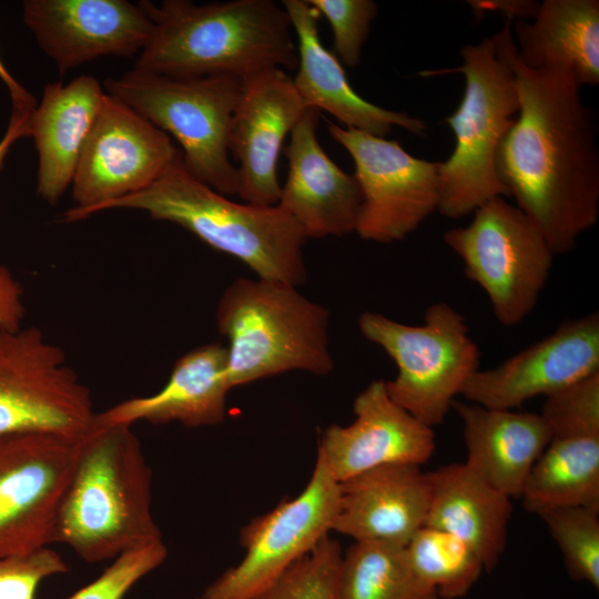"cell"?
<instances>
[{
  "label": "cell",
  "mask_w": 599,
  "mask_h": 599,
  "mask_svg": "<svg viewBox=\"0 0 599 599\" xmlns=\"http://www.w3.org/2000/svg\"><path fill=\"white\" fill-rule=\"evenodd\" d=\"M231 389L226 348L205 344L175 362L159 392L128 398L97 413L93 425L132 426L138 422L153 425L176 422L186 427L219 425L225 418L226 395Z\"/></svg>",
  "instance_id": "22"
},
{
  "label": "cell",
  "mask_w": 599,
  "mask_h": 599,
  "mask_svg": "<svg viewBox=\"0 0 599 599\" xmlns=\"http://www.w3.org/2000/svg\"><path fill=\"white\" fill-rule=\"evenodd\" d=\"M148 213L190 231L209 246L240 260L258 278L294 286L306 280L305 236L278 205L231 201L193 177L181 158L149 187L108 204L103 211Z\"/></svg>",
  "instance_id": "4"
},
{
  "label": "cell",
  "mask_w": 599,
  "mask_h": 599,
  "mask_svg": "<svg viewBox=\"0 0 599 599\" xmlns=\"http://www.w3.org/2000/svg\"><path fill=\"white\" fill-rule=\"evenodd\" d=\"M306 110L285 70L272 69L242 81L229 149L238 163L236 195L245 203L277 205L282 190L278 156Z\"/></svg>",
  "instance_id": "17"
},
{
  "label": "cell",
  "mask_w": 599,
  "mask_h": 599,
  "mask_svg": "<svg viewBox=\"0 0 599 599\" xmlns=\"http://www.w3.org/2000/svg\"><path fill=\"white\" fill-rule=\"evenodd\" d=\"M511 20L491 40L516 78L517 118L496 155L509 196L544 235L554 255L575 248L599 215V148L593 113L572 75L521 62Z\"/></svg>",
  "instance_id": "1"
},
{
  "label": "cell",
  "mask_w": 599,
  "mask_h": 599,
  "mask_svg": "<svg viewBox=\"0 0 599 599\" xmlns=\"http://www.w3.org/2000/svg\"><path fill=\"white\" fill-rule=\"evenodd\" d=\"M182 153L170 135L104 92L73 180L75 206L65 222L84 220L158 181Z\"/></svg>",
  "instance_id": "11"
},
{
  "label": "cell",
  "mask_w": 599,
  "mask_h": 599,
  "mask_svg": "<svg viewBox=\"0 0 599 599\" xmlns=\"http://www.w3.org/2000/svg\"><path fill=\"white\" fill-rule=\"evenodd\" d=\"M85 435L0 436V559L53 544L57 515Z\"/></svg>",
  "instance_id": "12"
},
{
  "label": "cell",
  "mask_w": 599,
  "mask_h": 599,
  "mask_svg": "<svg viewBox=\"0 0 599 599\" xmlns=\"http://www.w3.org/2000/svg\"><path fill=\"white\" fill-rule=\"evenodd\" d=\"M337 599H439L413 568L406 546L355 541L342 555Z\"/></svg>",
  "instance_id": "28"
},
{
  "label": "cell",
  "mask_w": 599,
  "mask_h": 599,
  "mask_svg": "<svg viewBox=\"0 0 599 599\" xmlns=\"http://www.w3.org/2000/svg\"><path fill=\"white\" fill-rule=\"evenodd\" d=\"M358 327L397 366L396 376L386 380L389 397L432 428L444 422L456 396L479 369L480 351L466 319L446 302L429 305L420 325L365 312Z\"/></svg>",
  "instance_id": "8"
},
{
  "label": "cell",
  "mask_w": 599,
  "mask_h": 599,
  "mask_svg": "<svg viewBox=\"0 0 599 599\" xmlns=\"http://www.w3.org/2000/svg\"><path fill=\"white\" fill-rule=\"evenodd\" d=\"M24 315L21 285L7 266L0 265V329L21 328Z\"/></svg>",
  "instance_id": "36"
},
{
  "label": "cell",
  "mask_w": 599,
  "mask_h": 599,
  "mask_svg": "<svg viewBox=\"0 0 599 599\" xmlns=\"http://www.w3.org/2000/svg\"><path fill=\"white\" fill-rule=\"evenodd\" d=\"M163 540L151 541L129 549L92 582L67 599H124L126 593L166 559Z\"/></svg>",
  "instance_id": "32"
},
{
  "label": "cell",
  "mask_w": 599,
  "mask_h": 599,
  "mask_svg": "<svg viewBox=\"0 0 599 599\" xmlns=\"http://www.w3.org/2000/svg\"><path fill=\"white\" fill-rule=\"evenodd\" d=\"M417 575L443 599L465 597L485 571L476 551L461 539L429 526L406 545Z\"/></svg>",
  "instance_id": "29"
},
{
  "label": "cell",
  "mask_w": 599,
  "mask_h": 599,
  "mask_svg": "<svg viewBox=\"0 0 599 599\" xmlns=\"http://www.w3.org/2000/svg\"><path fill=\"white\" fill-rule=\"evenodd\" d=\"M33 110L12 108L6 133L0 140V171L3 169L4 160L13 144L19 139L30 135V118Z\"/></svg>",
  "instance_id": "38"
},
{
  "label": "cell",
  "mask_w": 599,
  "mask_h": 599,
  "mask_svg": "<svg viewBox=\"0 0 599 599\" xmlns=\"http://www.w3.org/2000/svg\"><path fill=\"white\" fill-rule=\"evenodd\" d=\"M151 483V468L131 426L93 425L62 498L53 542L87 562H101L161 540Z\"/></svg>",
  "instance_id": "3"
},
{
  "label": "cell",
  "mask_w": 599,
  "mask_h": 599,
  "mask_svg": "<svg viewBox=\"0 0 599 599\" xmlns=\"http://www.w3.org/2000/svg\"><path fill=\"white\" fill-rule=\"evenodd\" d=\"M0 79L6 84L12 108L34 109L37 105L35 98L21 85L14 77L7 70L0 59Z\"/></svg>",
  "instance_id": "39"
},
{
  "label": "cell",
  "mask_w": 599,
  "mask_h": 599,
  "mask_svg": "<svg viewBox=\"0 0 599 599\" xmlns=\"http://www.w3.org/2000/svg\"><path fill=\"white\" fill-rule=\"evenodd\" d=\"M328 132L351 155L362 194L361 238L394 243L438 209L439 162L416 158L398 141L328 122Z\"/></svg>",
  "instance_id": "14"
},
{
  "label": "cell",
  "mask_w": 599,
  "mask_h": 599,
  "mask_svg": "<svg viewBox=\"0 0 599 599\" xmlns=\"http://www.w3.org/2000/svg\"><path fill=\"white\" fill-rule=\"evenodd\" d=\"M68 571L61 556L49 547L0 559V599H34L41 582Z\"/></svg>",
  "instance_id": "35"
},
{
  "label": "cell",
  "mask_w": 599,
  "mask_h": 599,
  "mask_svg": "<svg viewBox=\"0 0 599 599\" xmlns=\"http://www.w3.org/2000/svg\"><path fill=\"white\" fill-rule=\"evenodd\" d=\"M342 555L339 542L324 537L256 599H337Z\"/></svg>",
  "instance_id": "31"
},
{
  "label": "cell",
  "mask_w": 599,
  "mask_h": 599,
  "mask_svg": "<svg viewBox=\"0 0 599 599\" xmlns=\"http://www.w3.org/2000/svg\"><path fill=\"white\" fill-rule=\"evenodd\" d=\"M97 413L63 351L32 326L0 329V436L42 432L82 437Z\"/></svg>",
  "instance_id": "10"
},
{
  "label": "cell",
  "mask_w": 599,
  "mask_h": 599,
  "mask_svg": "<svg viewBox=\"0 0 599 599\" xmlns=\"http://www.w3.org/2000/svg\"><path fill=\"white\" fill-rule=\"evenodd\" d=\"M154 22L134 70L172 79L230 75L241 81L272 69H295L292 23L273 0L141 1Z\"/></svg>",
  "instance_id": "2"
},
{
  "label": "cell",
  "mask_w": 599,
  "mask_h": 599,
  "mask_svg": "<svg viewBox=\"0 0 599 599\" xmlns=\"http://www.w3.org/2000/svg\"><path fill=\"white\" fill-rule=\"evenodd\" d=\"M520 498L536 515L558 507L599 510V434L551 435Z\"/></svg>",
  "instance_id": "27"
},
{
  "label": "cell",
  "mask_w": 599,
  "mask_h": 599,
  "mask_svg": "<svg viewBox=\"0 0 599 599\" xmlns=\"http://www.w3.org/2000/svg\"><path fill=\"white\" fill-rule=\"evenodd\" d=\"M599 373V314L569 319L490 369H478L460 395L489 408L514 409Z\"/></svg>",
  "instance_id": "16"
},
{
  "label": "cell",
  "mask_w": 599,
  "mask_h": 599,
  "mask_svg": "<svg viewBox=\"0 0 599 599\" xmlns=\"http://www.w3.org/2000/svg\"><path fill=\"white\" fill-rule=\"evenodd\" d=\"M319 111L307 109L285 149L287 177L277 205L301 227L305 238L345 236L356 231L362 194L354 174L343 171L323 150Z\"/></svg>",
  "instance_id": "19"
},
{
  "label": "cell",
  "mask_w": 599,
  "mask_h": 599,
  "mask_svg": "<svg viewBox=\"0 0 599 599\" xmlns=\"http://www.w3.org/2000/svg\"><path fill=\"white\" fill-rule=\"evenodd\" d=\"M468 4L478 16L498 11L507 20L527 21L536 17L540 3L535 0H471Z\"/></svg>",
  "instance_id": "37"
},
{
  "label": "cell",
  "mask_w": 599,
  "mask_h": 599,
  "mask_svg": "<svg viewBox=\"0 0 599 599\" xmlns=\"http://www.w3.org/2000/svg\"><path fill=\"white\" fill-rule=\"evenodd\" d=\"M430 488L418 465L379 466L339 483L334 531L406 546L426 524Z\"/></svg>",
  "instance_id": "21"
},
{
  "label": "cell",
  "mask_w": 599,
  "mask_h": 599,
  "mask_svg": "<svg viewBox=\"0 0 599 599\" xmlns=\"http://www.w3.org/2000/svg\"><path fill=\"white\" fill-rule=\"evenodd\" d=\"M22 19L61 74L100 57L136 55L154 31L141 1L24 0Z\"/></svg>",
  "instance_id": "15"
},
{
  "label": "cell",
  "mask_w": 599,
  "mask_h": 599,
  "mask_svg": "<svg viewBox=\"0 0 599 599\" xmlns=\"http://www.w3.org/2000/svg\"><path fill=\"white\" fill-rule=\"evenodd\" d=\"M466 276L489 298L496 319L516 326L535 308L554 253L529 217L502 196L474 211L471 222L444 233Z\"/></svg>",
  "instance_id": "9"
},
{
  "label": "cell",
  "mask_w": 599,
  "mask_h": 599,
  "mask_svg": "<svg viewBox=\"0 0 599 599\" xmlns=\"http://www.w3.org/2000/svg\"><path fill=\"white\" fill-rule=\"evenodd\" d=\"M216 325L229 347L231 388L291 370L333 372L329 312L297 286L241 277L223 292Z\"/></svg>",
  "instance_id": "5"
},
{
  "label": "cell",
  "mask_w": 599,
  "mask_h": 599,
  "mask_svg": "<svg viewBox=\"0 0 599 599\" xmlns=\"http://www.w3.org/2000/svg\"><path fill=\"white\" fill-rule=\"evenodd\" d=\"M451 409L463 423L465 463L499 491L520 498L532 467L551 438L541 414L457 399Z\"/></svg>",
  "instance_id": "24"
},
{
  "label": "cell",
  "mask_w": 599,
  "mask_h": 599,
  "mask_svg": "<svg viewBox=\"0 0 599 599\" xmlns=\"http://www.w3.org/2000/svg\"><path fill=\"white\" fill-rule=\"evenodd\" d=\"M353 409L355 419L326 427L317 449L338 483L379 466H422L433 456L434 429L389 397L386 380L370 382L356 396Z\"/></svg>",
  "instance_id": "18"
},
{
  "label": "cell",
  "mask_w": 599,
  "mask_h": 599,
  "mask_svg": "<svg viewBox=\"0 0 599 599\" xmlns=\"http://www.w3.org/2000/svg\"><path fill=\"white\" fill-rule=\"evenodd\" d=\"M326 18L333 32V53L347 68H356L372 21L377 16L373 0H307Z\"/></svg>",
  "instance_id": "33"
},
{
  "label": "cell",
  "mask_w": 599,
  "mask_h": 599,
  "mask_svg": "<svg viewBox=\"0 0 599 599\" xmlns=\"http://www.w3.org/2000/svg\"><path fill=\"white\" fill-rule=\"evenodd\" d=\"M104 92L89 74L67 84L47 83L31 113L29 136L38 152L37 193L49 204H57L72 184Z\"/></svg>",
  "instance_id": "23"
},
{
  "label": "cell",
  "mask_w": 599,
  "mask_h": 599,
  "mask_svg": "<svg viewBox=\"0 0 599 599\" xmlns=\"http://www.w3.org/2000/svg\"><path fill=\"white\" fill-rule=\"evenodd\" d=\"M562 552L569 576L599 588V510L558 507L538 514Z\"/></svg>",
  "instance_id": "30"
},
{
  "label": "cell",
  "mask_w": 599,
  "mask_h": 599,
  "mask_svg": "<svg viewBox=\"0 0 599 599\" xmlns=\"http://www.w3.org/2000/svg\"><path fill=\"white\" fill-rule=\"evenodd\" d=\"M460 55L457 68L420 73L465 77L463 99L445 119L455 148L438 169L437 211L448 219H460L494 197L509 196L497 175L496 155L519 111L515 74L497 55L491 38L464 45Z\"/></svg>",
  "instance_id": "6"
},
{
  "label": "cell",
  "mask_w": 599,
  "mask_h": 599,
  "mask_svg": "<svg viewBox=\"0 0 599 599\" xmlns=\"http://www.w3.org/2000/svg\"><path fill=\"white\" fill-rule=\"evenodd\" d=\"M297 39L294 87L307 109L326 111L343 126L386 138L394 126L425 135L426 123L404 112L380 108L362 98L351 85L344 65L322 43L321 14L307 0H283Z\"/></svg>",
  "instance_id": "20"
},
{
  "label": "cell",
  "mask_w": 599,
  "mask_h": 599,
  "mask_svg": "<svg viewBox=\"0 0 599 599\" xmlns=\"http://www.w3.org/2000/svg\"><path fill=\"white\" fill-rule=\"evenodd\" d=\"M430 497L425 526L449 532L469 545L493 571L506 549L511 498L493 487L466 463L427 471Z\"/></svg>",
  "instance_id": "25"
},
{
  "label": "cell",
  "mask_w": 599,
  "mask_h": 599,
  "mask_svg": "<svg viewBox=\"0 0 599 599\" xmlns=\"http://www.w3.org/2000/svg\"><path fill=\"white\" fill-rule=\"evenodd\" d=\"M338 501L339 483L317 457L301 494L241 529L243 559L207 586L201 599H256L328 536Z\"/></svg>",
  "instance_id": "13"
},
{
  "label": "cell",
  "mask_w": 599,
  "mask_h": 599,
  "mask_svg": "<svg viewBox=\"0 0 599 599\" xmlns=\"http://www.w3.org/2000/svg\"><path fill=\"white\" fill-rule=\"evenodd\" d=\"M532 20L511 23L524 64L566 72L580 88L599 84L598 0H544Z\"/></svg>",
  "instance_id": "26"
},
{
  "label": "cell",
  "mask_w": 599,
  "mask_h": 599,
  "mask_svg": "<svg viewBox=\"0 0 599 599\" xmlns=\"http://www.w3.org/2000/svg\"><path fill=\"white\" fill-rule=\"evenodd\" d=\"M540 414L551 435L599 434V373L545 397Z\"/></svg>",
  "instance_id": "34"
},
{
  "label": "cell",
  "mask_w": 599,
  "mask_h": 599,
  "mask_svg": "<svg viewBox=\"0 0 599 599\" xmlns=\"http://www.w3.org/2000/svg\"><path fill=\"white\" fill-rule=\"evenodd\" d=\"M115 97L180 144L186 171L223 195L237 194L230 161L232 119L242 81L230 75L172 79L132 69L103 82Z\"/></svg>",
  "instance_id": "7"
}]
</instances>
